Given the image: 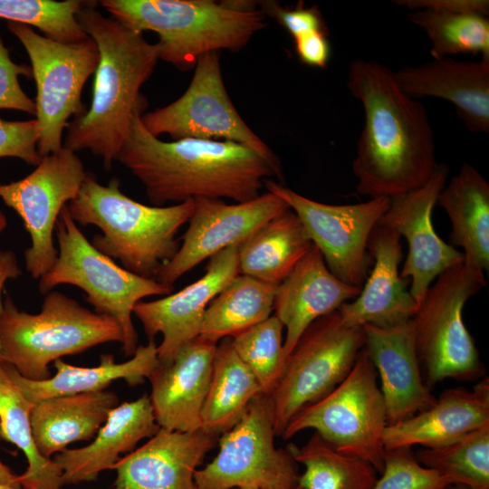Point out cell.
Returning <instances> with one entry per match:
<instances>
[{"instance_id":"obj_1","label":"cell","mask_w":489,"mask_h":489,"mask_svg":"<svg viewBox=\"0 0 489 489\" xmlns=\"http://www.w3.org/2000/svg\"><path fill=\"white\" fill-rule=\"evenodd\" d=\"M346 85L365 114L352 162L357 192L390 198L426 184L438 164L424 106L399 87L394 71L378 61L353 60Z\"/></svg>"},{"instance_id":"obj_2","label":"cell","mask_w":489,"mask_h":489,"mask_svg":"<svg viewBox=\"0 0 489 489\" xmlns=\"http://www.w3.org/2000/svg\"><path fill=\"white\" fill-rule=\"evenodd\" d=\"M144 110L132 116L117 160L141 182L154 206L197 198L246 202L261 195L268 177H276L265 159L239 143L159 139L142 124Z\"/></svg>"},{"instance_id":"obj_3","label":"cell","mask_w":489,"mask_h":489,"mask_svg":"<svg viewBox=\"0 0 489 489\" xmlns=\"http://www.w3.org/2000/svg\"><path fill=\"white\" fill-rule=\"evenodd\" d=\"M87 1L77 20L99 52L89 110L66 128L62 147L74 152L89 150L100 157L107 171L112 168L129 134L132 116L146 108L139 92L159 60L158 43L96 9Z\"/></svg>"},{"instance_id":"obj_4","label":"cell","mask_w":489,"mask_h":489,"mask_svg":"<svg viewBox=\"0 0 489 489\" xmlns=\"http://www.w3.org/2000/svg\"><path fill=\"white\" fill-rule=\"evenodd\" d=\"M66 208L75 223L101 230L91 241L97 250L135 274L156 279L179 247L177 235L188 222L194 200L147 206L126 196L117 177L102 185L88 173Z\"/></svg>"},{"instance_id":"obj_5","label":"cell","mask_w":489,"mask_h":489,"mask_svg":"<svg viewBox=\"0 0 489 489\" xmlns=\"http://www.w3.org/2000/svg\"><path fill=\"white\" fill-rule=\"evenodd\" d=\"M100 5L133 30L155 32L158 57L180 71L207 53L244 47L265 26L262 11L213 0H102Z\"/></svg>"},{"instance_id":"obj_6","label":"cell","mask_w":489,"mask_h":489,"mask_svg":"<svg viewBox=\"0 0 489 489\" xmlns=\"http://www.w3.org/2000/svg\"><path fill=\"white\" fill-rule=\"evenodd\" d=\"M44 295L36 314L20 311L8 294L3 301L2 360L24 378L47 379L50 363L63 356L106 342L122 344V330L115 319L93 312L61 292L52 290Z\"/></svg>"},{"instance_id":"obj_7","label":"cell","mask_w":489,"mask_h":489,"mask_svg":"<svg viewBox=\"0 0 489 489\" xmlns=\"http://www.w3.org/2000/svg\"><path fill=\"white\" fill-rule=\"evenodd\" d=\"M54 231L58 255L39 279V292L46 294L60 284L82 289L95 312L118 321L123 333V352L132 356L138 348V333L132 321L135 305L146 297L170 294L173 288L135 274L97 250L78 228L66 206Z\"/></svg>"},{"instance_id":"obj_8","label":"cell","mask_w":489,"mask_h":489,"mask_svg":"<svg viewBox=\"0 0 489 489\" xmlns=\"http://www.w3.org/2000/svg\"><path fill=\"white\" fill-rule=\"evenodd\" d=\"M485 286L484 272L462 262L439 274L419 303L413 318L416 347L429 388L446 379L474 380L484 373L463 311Z\"/></svg>"},{"instance_id":"obj_9","label":"cell","mask_w":489,"mask_h":489,"mask_svg":"<svg viewBox=\"0 0 489 489\" xmlns=\"http://www.w3.org/2000/svg\"><path fill=\"white\" fill-rule=\"evenodd\" d=\"M377 376L363 349L346 378L322 398L300 410L282 436L289 439L302 430L314 429L338 452L360 458L381 474L388 419Z\"/></svg>"},{"instance_id":"obj_10","label":"cell","mask_w":489,"mask_h":489,"mask_svg":"<svg viewBox=\"0 0 489 489\" xmlns=\"http://www.w3.org/2000/svg\"><path fill=\"white\" fill-rule=\"evenodd\" d=\"M364 346L363 327L346 325L338 311L317 319L304 331L269 393L276 436H283L300 410L346 378Z\"/></svg>"},{"instance_id":"obj_11","label":"cell","mask_w":489,"mask_h":489,"mask_svg":"<svg viewBox=\"0 0 489 489\" xmlns=\"http://www.w3.org/2000/svg\"><path fill=\"white\" fill-rule=\"evenodd\" d=\"M7 28L22 43L31 62L36 84L37 150L43 158L62 148L68 120L86 111L82 91L98 66V48L90 37L66 43L39 34L23 24L7 22Z\"/></svg>"},{"instance_id":"obj_12","label":"cell","mask_w":489,"mask_h":489,"mask_svg":"<svg viewBox=\"0 0 489 489\" xmlns=\"http://www.w3.org/2000/svg\"><path fill=\"white\" fill-rule=\"evenodd\" d=\"M274 418L270 395L260 393L240 420L218 438L215 458L195 473L197 489H293L298 463L287 446L274 445Z\"/></svg>"},{"instance_id":"obj_13","label":"cell","mask_w":489,"mask_h":489,"mask_svg":"<svg viewBox=\"0 0 489 489\" xmlns=\"http://www.w3.org/2000/svg\"><path fill=\"white\" fill-rule=\"evenodd\" d=\"M186 91L170 104L143 113L141 121L153 136L226 140L244 145L273 168L283 180L279 158L248 127L231 101L220 67V52L201 55Z\"/></svg>"},{"instance_id":"obj_14","label":"cell","mask_w":489,"mask_h":489,"mask_svg":"<svg viewBox=\"0 0 489 489\" xmlns=\"http://www.w3.org/2000/svg\"><path fill=\"white\" fill-rule=\"evenodd\" d=\"M76 152L62 147L43 157L29 175L0 184V198L22 218L31 245L24 251L26 271L40 279L54 264L56 221L62 208L79 194L87 177Z\"/></svg>"},{"instance_id":"obj_15","label":"cell","mask_w":489,"mask_h":489,"mask_svg":"<svg viewBox=\"0 0 489 489\" xmlns=\"http://www.w3.org/2000/svg\"><path fill=\"white\" fill-rule=\"evenodd\" d=\"M264 187L298 216L331 273L345 283L361 287L372 260L369 240L388 209L389 198L330 205L310 199L272 179H267Z\"/></svg>"},{"instance_id":"obj_16","label":"cell","mask_w":489,"mask_h":489,"mask_svg":"<svg viewBox=\"0 0 489 489\" xmlns=\"http://www.w3.org/2000/svg\"><path fill=\"white\" fill-rule=\"evenodd\" d=\"M289 208L272 192L254 199L226 204L222 199L197 198L188 226L175 255L165 264L156 281L173 288L174 283L204 260L250 236L264 224Z\"/></svg>"},{"instance_id":"obj_17","label":"cell","mask_w":489,"mask_h":489,"mask_svg":"<svg viewBox=\"0 0 489 489\" xmlns=\"http://www.w3.org/2000/svg\"><path fill=\"white\" fill-rule=\"evenodd\" d=\"M448 167L438 164L422 187L389 198L379 225L395 230L408 244L400 276L410 281L409 292L419 305L432 282L448 268L464 262V254L436 233L432 211L446 184Z\"/></svg>"},{"instance_id":"obj_18","label":"cell","mask_w":489,"mask_h":489,"mask_svg":"<svg viewBox=\"0 0 489 489\" xmlns=\"http://www.w3.org/2000/svg\"><path fill=\"white\" fill-rule=\"evenodd\" d=\"M238 274L237 245H234L209 258L203 276L177 292L135 305L133 314L149 340L162 335L158 346L159 362L169 361L199 336L208 304Z\"/></svg>"},{"instance_id":"obj_19","label":"cell","mask_w":489,"mask_h":489,"mask_svg":"<svg viewBox=\"0 0 489 489\" xmlns=\"http://www.w3.org/2000/svg\"><path fill=\"white\" fill-rule=\"evenodd\" d=\"M217 343L201 336L184 345L149 377V400L158 425L178 432L201 429V412L213 372Z\"/></svg>"},{"instance_id":"obj_20","label":"cell","mask_w":489,"mask_h":489,"mask_svg":"<svg viewBox=\"0 0 489 489\" xmlns=\"http://www.w3.org/2000/svg\"><path fill=\"white\" fill-rule=\"evenodd\" d=\"M362 327L364 350L380 379L388 425L433 406L436 398L421 374L413 319L389 328L369 324Z\"/></svg>"},{"instance_id":"obj_21","label":"cell","mask_w":489,"mask_h":489,"mask_svg":"<svg viewBox=\"0 0 489 489\" xmlns=\"http://www.w3.org/2000/svg\"><path fill=\"white\" fill-rule=\"evenodd\" d=\"M218 438L203 429L178 432L160 427L113 465L115 489H197L195 473Z\"/></svg>"},{"instance_id":"obj_22","label":"cell","mask_w":489,"mask_h":489,"mask_svg":"<svg viewBox=\"0 0 489 489\" xmlns=\"http://www.w3.org/2000/svg\"><path fill=\"white\" fill-rule=\"evenodd\" d=\"M401 236L393 229L378 224L369 237V253L374 260L360 294L338 310L348 326L374 325L389 328L409 321L418 304L409 292L408 279L400 276Z\"/></svg>"},{"instance_id":"obj_23","label":"cell","mask_w":489,"mask_h":489,"mask_svg":"<svg viewBox=\"0 0 489 489\" xmlns=\"http://www.w3.org/2000/svg\"><path fill=\"white\" fill-rule=\"evenodd\" d=\"M399 87L413 98L432 97L451 102L469 131L489 132V59H433L394 71Z\"/></svg>"},{"instance_id":"obj_24","label":"cell","mask_w":489,"mask_h":489,"mask_svg":"<svg viewBox=\"0 0 489 489\" xmlns=\"http://www.w3.org/2000/svg\"><path fill=\"white\" fill-rule=\"evenodd\" d=\"M360 291L361 287L345 283L333 275L321 253L312 244L276 288L273 311L285 329L284 360L314 321L338 311Z\"/></svg>"},{"instance_id":"obj_25","label":"cell","mask_w":489,"mask_h":489,"mask_svg":"<svg viewBox=\"0 0 489 489\" xmlns=\"http://www.w3.org/2000/svg\"><path fill=\"white\" fill-rule=\"evenodd\" d=\"M489 425V379L472 389H446L433 406L408 419L388 425L383 434L385 450L420 446L434 448L452 443Z\"/></svg>"},{"instance_id":"obj_26","label":"cell","mask_w":489,"mask_h":489,"mask_svg":"<svg viewBox=\"0 0 489 489\" xmlns=\"http://www.w3.org/2000/svg\"><path fill=\"white\" fill-rule=\"evenodd\" d=\"M159 429L147 395L116 406L92 442L67 448L53 459L62 472L61 485L95 480L101 472L111 469L120 454L133 451L140 440L152 437Z\"/></svg>"},{"instance_id":"obj_27","label":"cell","mask_w":489,"mask_h":489,"mask_svg":"<svg viewBox=\"0 0 489 489\" xmlns=\"http://www.w3.org/2000/svg\"><path fill=\"white\" fill-rule=\"evenodd\" d=\"M158 364L155 340L138 346L131 358L121 363H117L112 354L101 355L100 365L89 368L73 366L58 359L53 361L56 374L44 380L27 379L4 362L9 377L33 404L50 398L104 390L117 379H123L129 386L140 385Z\"/></svg>"},{"instance_id":"obj_28","label":"cell","mask_w":489,"mask_h":489,"mask_svg":"<svg viewBox=\"0 0 489 489\" xmlns=\"http://www.w3.org/2000/svg\"><path fill=\"white\" fill-rule=\"evenodd\" d=\"M119 405L117 395L101 390L61 396L34 404L30 427L34 443L46 459L66 450L67 446L90 440Z\"/></svg>"},{"instance_id":"obj_29","label":"cell","mask_w":489,"mask_h":489,"mask_svg":"<svg viewBox=\"0 0 489 489\" xmlns=\"http://www.w3.org/2000/svg\"><path fill=\"white\" fill-rule=\"evenodd\" d=\"M437 203L451 224L450 244L464 252V263L489 268V184L470 164L464 163L441 190Z\"/></svg>"},{"instance_id":"obj_30","label":"cell","mask_w":489,"mask_h":489,"mask_svg":"<svg viewBox=\"0 0 489 489\" xmlns=\"http://www.w3.org/2000/svg\"><path fill=\"white\" fill-rule=\"evenodd\" d=\"M312 245L302 223L289 207L237 245L239 274L279 285Z\"/></svg>"},{"instance_id":"obj_31","label":"cell","mask_w":489,"mask_h":489,"mask_svg":"<svg viewBox=\"0 0 489 489\" xmlns=\"http://www.w3.org/2000/svg\"><path fill=\"white\" fill-rule=\"evenodd\" d=\"M262 388L235 353L231 338L216 346L213 372L201 412V429L220 436L242 417Z\"/></svg>"},{"instance_id":"obj_32","label":"cell","mask_w":489,"mask_h":489,"mask_svg":"<svg viewBox=\"0 0 489 489\" xmlns=\"http://www.w3.org/2000/svg\"><path fill=\"white\" fill-rule=\"evenodd\" d=\"M277 285L238 274L208 304L199 336L218 342L266 320Z\"/></svg>"},{"instance_id":"obj_33","label":"cell","mask_w":489,"mask_h":489,"mask_svg":"<svg viewBox=\"0 0 489 489\" xmlns=\"http://www.w3.org/2000/svg\"><path fill=\"white\" fill-rule=\"evenodd\" d=\"M288 446L304 465L298 481L302 489H371L378 479L369 463L338 452L316 432L302 446Z\"/></svg>"},{"instance_id":"obj_34","label":"cell","mask_w":489,"mask_h":489,"mask_svg":"<svg viewBox=\"0 0 489 489\" xmlns=\"http://www.w3.org/2000/svg\"><path fill=\"white\" fill-rule=\"evenodd\" d=\"M408 20L428 37L433 59L459 53L480 54L489 59V19L475 13L415 10Z\"/></svg>"},{"instance_id":"obj_35","label":"cell","mask_w":489,"mask_h":489,"mask_svg":"<svg viewBox=\"0 0 489 489\" xmlns=\"http://www.w3.org/2000/svg\"><path fill=\"white\" fill-rule=\"evenodd\" d=\"M417 462L469 489H489V425L477 428L447 445L421 448Z\"/></svg>"},{"instance_id":"obj_36","label":"cell","mask_w":489,"mask_h":489,"mask_svg":"<svg viewBox=\"0 0 489 489\" xmlns=\"http://www.w3.org/2000/svg\"><path fill=\"white\" fill-rule=\"evenodd\" d=\"M34 404L9 377L0 363V436L16 446L24 454L28 467L19 475L22 486L30 487L40 476L56 465L38 452L31 433L30 414Z\"/></svg>"},{"instance_id":"obj_37","label":"cell","mask_w":489,"mask_h":489,"mask_svg":"<svg viewBox=\"0 0 489 489\" xmlns=\"http://www.w3.org/2000/svg\"><path fill=\"white\" fill-rule=\"evenodd\" d=\"M82 0H0V19L39 29L45 37L66 43L89 38L77 20Z\"/></svg>"},{"instance_id":"obj_38","label":"cell","mask_w":489,"mask_h":489,"mask_svg":"<svg viewBox=\"0 0 489 489\" xmlns=\"http://www.w3.org/2000/svg\"><path fill=\"white\" fill-rule=\"evenodd\" d=\"M283 330L273 314L231 338L235 353L254 374L264 393L273 390L283 369Z\"/></svg>"},{"instance_id":"obj_39","label":"cell","mask_w":489,"mask_h":489,"mask_svg":"<svg viewBox=\"0 0 489 489\" xmlns=\"http://www.w3.org/2000/svg\"><path fill=\"white\" fill-rule=\"evenodd\" d=\"M451 482L421 465L411 448L385 452L384 467L371 489H445Z\"/></svg>"},{"instance_id":"obj_40","label":"cell","mask_w":489,"mask_h":489,"mask_svg":"<svg viewBox=\"0 0 489 489\" xmlns=\"http://www.w3.org/2000/svg\"><path fill=\"white\" fill-rule=\"evenodd\" d=\"M38 139L35 119L6 120L0 117V158H16L36 166L42 158L37 150Z\"/></svg>"},{"instance_id":"obj_41","label":"cell","mask_w":489,"mask_h":489,"mask_svg":"<svg viewBox=\"0 0 489 489\" xmlns=\"http://www.w3.org/2000/svg\"><path fill=\"white\" fill-rule=\"evenodd\" d=\"M21 75L32 76L31 67L12 60L0 34V110H14L35 116V102L22 89Z\"/></svg>"},{"instance_id":"obj_42","label":"cell","mask_w":489,"mask_h":489,"mask_svg":"<svg viewBox=\"0 0 489 489\" xmlns=\"http://www.w3.org/2000/svg\"><path fill=\"white\" fill-rule=\"evenodd\" d=\"M270 11L293 39L312 32L327 33L321 14L314 7L298 6L293 9H285L273 4Z\"/></svg>"},{"instance_id":"obj_43","label":"cell","mask_w":489,"mask_h":489,"mask_svg":"<svg viewBox=\"0 0 489 489\" xmlns=\"http://www.w3.org/2000/svg\"><path fill=\"white\" fill-rule=\"evenodd\" d=\"M299 59L309 66L325 69L331 54L326 32H312L294 38Z\"/></svg>"},{"instance_id":"obj_44","label":"cell","mask_w":489,"mask_h":489,"mask_svg":"<svg viewBox=\"0 0 489 489\" xmlns=\"http://www.w3.org/2000/svg\"><path fill=\"white\" fill-rule=\"evenodd\" d=\"M398 6L410 11L429 9L444 12L489 14L488 0H394Z\"/></svg>"},{"instance_id":"obj_45","label":"cell","mask_w":489,"mask_h":489,"mask_svg":"<svg viewBox=\"0 0 489 489\" xmlns=\"http://www.w3.org/2000/svg\"><path fill=\"white\" fill-rule=\"evenodd\" d=\"M22 273L15 254L9 250H0V317L3 310L2 292L5 283ZM3 362L0 347V363Z\"/></svg>"},{"instance_id":"obj_46","label":"cell","mask_w":489,"mask_h":489,"mask_svg":"<svg viewBox=\"0 0 489 489\" xmlns=\"http://www.w3.org/2000/svg\"><path fill=\"white\" fill-rule=\"evenodd\" d=\"M0 483L14 487H21L19 475H14L11 469L0 460Z\"/></svg>"},{"instance_id":"obj_47","label":"cell","mask_w":489,"mask_h":489,"mask_svg":"<svg viewBox=\"0 0 489 489\" xmlns=\"http://www.w3.org/2000/svg\"><path fill=\"white\" fill-rule=\"evenodd\" d=\"M35 489H63L56 481L48 480L39 483Z\"/></svg>"},{"instance_id":"obj_48","label":"cell","mask_w":489,"mask_h":489,"mask_svg":"<svg viewBox=\"0 0 489 489\" xmlns=\"http://www.w3.org/2000/svg\"><path fill=\"white\" fill-rule=\"evenodd\" d=\"M6 225H7L6 217L0 208V233L5 230V228L6 227Z\"/></svg>"},{"instance_id":"obj_49","label":"cell","mask_w":489,"mask_h":489,"mask_svg":"<svg viewBox=\"0 0 489 489\" xmlns=\"http://www.w3.org/2000/svg\"><path fill=\"white\" fill-rule=\"evenodd\" d=\"M0 489H35V488L34 487H24V486L14 487V486H11V485H7V484H4L0 483Z\"/></svg>"},{"instance_id":"obj_50","label":"cell","mask_w":489,"mask_h":489,"mask_svg":"<svg viewBox=\"0 0 489 489\" xmlns=\"http://www.w3.org/2000/svg\"><path fill=\"white\" fill-rule=\"evenodd\" d=\"M445 489H469V488L463 484H452L446 486Z\"/></svg>"},{"instance_id":"obj_51","label":"cell","mask_w":489,"mask_h":489,"mask_svg":"<svg viewBox=\"0 0 489 489\" xmlns=\"http://www.w3.org/2000/svg\"><path fill=\"white\" fill-rule=\"evenodd\" d=\"M240 489H258V488H240ZM293 489H302L299 484Z\"/></svg>"}]
</instances>
